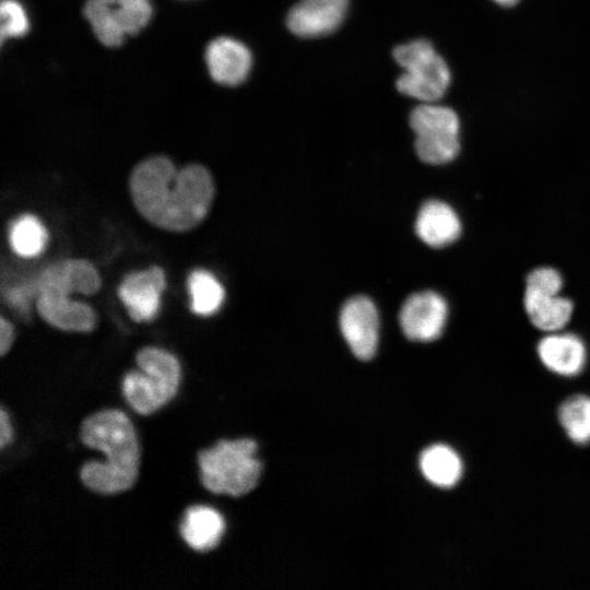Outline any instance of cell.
<instances>
[{
	"label": "cell",
	"mask_w": 590,
	"mask_h": 590,
	"mask_svg": "<svg viewBox=\"0 0 590 590\" xmlns=\"http://www.w3.org/2000/svg\"><path fill=\"white\" fill-rule=\"evenodd\" d=\"M130 192L140 214L160 228L185 232L206 216L214 196L209 170L199 164L180 169L165 156L139 163L130 176Z\"/></svg>",
	"instance_id": "6da1fadb"
},
{
	"label": "cell",
	"mask_w": 590,
	"mask_h": 590,
	"mask_svg": "<svg viewBox=\"0 0 590 590\" xmlns=\"http://www.w3.org/2000/svg\"><path fill=\"white\" fill-rule=\"evenodd\" d=\"M82 442L106 455L104 462H86L80 471L82 483L99 494H117L131 488L139 475L140 448L134 427L119 410L108 409L85 418Z\"/></svg>",
	"instance_id": "7a4b0ae2"
},
{
	"label": "cell",
	"mask_w": 590,
	"mask_h": 590,
	"mask_svg": "<svg viewBox=\"0 0 590 590\" xmlns=\"http://www.w3.org/2000/svg\"><path fill=\"white\" fill-rule=\"evenodd\" d=\"M252 439L221 440L198 455L202 485L214 494L233 497L252 491L261 475L262 464Z\"/></svg>",
	"instance_id": "3957f363"
},
{
	"label": "cell",
	"mask_w": 590,
	"mask_h": 590,
	"mask_svg": "<svg viewBox=\"0 0 590 590\" xmlns=\"http://www.w3.org/2000/svg\"><path fill=\"white\" fill-rule=\"evenodd\" d=\"M140 370L122 380L123 396L139 414L148 415L168 403L177 393L181 370L178 359L157 347H144L137 354Z\"/></svg>",
	"instance_id": "277c9868"
},
{
	"label": "cell",
	"mask_w": 590,
	"mask_h": 590,
	"mask_svg": "<svg viewBox=\"0 0 590 590\" xmlns=\"http://www.w3.org/2000/svg\"><path fill=\"white\" fill-rule=\"evenodd\" d=\"M393 58L403 69L397 79L398 91L422 103L440 99L449 84L450 71L442 57L426 39H415L397 46Z\"/></svg>",
	"instance_id": "5b68a950"
},
{
	"label": "cell",
	"mask_w": 590,
	"mask_h": 590,
	"mask_svg": "<svg viewBox=\"0 0 590 590\" xmlns=\"http://www.w3.org/2000/svg\"><path fill=\"white\" fill-rule=\"evenodd\" d=\"M410 126L415 133V152L423 162L446 164L458 155L460 122L451 108L422 103L411 111Z\"/></svg>",
	"instance_id": "8992f818"
},
{
	"label": "cell",
	"mask_w": 590,
	"mask_h": 590,
	"mask_svg": "<svg viewBox=\"0 0 590 590\" xmlns=\"http://www.w3.org/2000/svg\"><path fill=\"white\" fill-rule=\"evenodd\" d=\"M562 285L560 274L552 268H538L528 275L524 308L538 329L556 332L569 321L573 303L559 295Z\"/></svg>",
	"instance_id": "52a82bcc"
},
{
	"label": "cell",
	"mask_w": 590,
	"mask_h": 590,
	"mask_svg": "<svg viewBox=\"0 0 590 590\" xmlns=\"http://www.w3.org/2000/svg\"><path fill=\"white\" fill-rule=\"evenodd\" d=\"M36 285L37 311L47 323L64 331L90 332L94 329V310L86 304L69 299L67 296L73 292L64 284L42 273Z\"/></svg>",
	"instance_id": "ba28073f"
},
{
	"label": "cell",
	"mask_w": 590,
	"mask_h": 590,
	"mask_svg": "<svg viewBox=\"0 0 590 590\" xmlns=\"http://www.w3.org/2000/svg\"><path fill=\"white\" fill-rule=\"evenodd\" d=\"M448 315L446 300L437 293L425 291L409 296L399 320L405 337L412 341L429 342L439 338Z\"/></svg>",
	"instance_id": "9c48e42d"
},
{
	"label": "cell",
	"mask_w": 590,
	"mask_h": 590,
	"mask_svg": "<svg viewBox=\"0 0 590 590\" xmlns=\"http://www.w3.org/2000/svg\"><path fill=\"white\" fill-rule=\"evenodd\" d=\"M341 332L359 359H370L377 350L379 317L374 303L365 296L350 298L340 314Z\"/></svg>",
	"instance_id": "30bf717a"
},
{
	"label": "cell",
	"mask_w": 590,
	"mask_h": 590,
	"mask_svg": "<svg viewBox=\"0 0 590 590\" xmlns=\"http://www.w3.org/2000/svg\"><path fill=\"white\" fill-rule=\"evenodd\" d=\"M347 10L349 0H299L290 9L286 25L298 37H322L341 26Z\"/></svg>",
	"instance_id": "8fae6325"
},
{
	"label": "cell",
	"mask_w": 590,
	"mask_h": 590,
	"mask_svg": "<svg viewBox=\"0 0 590 590\" xmlns=\"http://www.w3.org/2000/svg\"><path fill=\"white\" fill-rule=\"evenodd\" d=\"M165 286L164 271L154 266L149 270L128 274L118 287V296L134 321H150L158 311Z\"/></svg>",
	"instance_id": "7c38bea8"
},
{
	"label": "cell",
	"mask_w": 590,
	"mask_h": 590,
	"mask_svg": "<svg viewBox=\"0 0 590 590\" xmlns=\"http://www.w3.org/2000/svg\"><path fill=\"white\" fill-rule=\"evenodd\" d=\"M205 61L215 82L235 86L248 76L252 56L241 42L231 37H219L208 45Z\"/></svg>",
	"instance_id": "4fadbf2b"
},
{
	"label": "cell",
	"mask_w": 590,
	"mask_h": 590,
	"mask_svg": "<svg viewBox=\"0 0 590 590\" xmlns=\"http://www.w3.org/2000/svg\"><path fill=\"white\" fill-rule=\"evenodd\" d=\"M538 355L551 371L573 377L582 371L587 353L583 342L570 333H552L538 344Z\"/></svg>",
	"instance_id": "5bb4252c"
},
{
	"label": "cell",
	"mask_w": 590,
	"mask_h": 590,
	"mask_svg": "<svg viewBox=\"0 0 590 590\" xmlns=\"http://www.w3.org/2000/svg\"><path fill=\"white\" fill-rule=\"evenodd\" d=\"M415 232L426 245L441 248L458 239L461 224L450 205L438 200H429L417 213Z\"/></svg>",
	"instance_id": "9a60e30c"
},
{
	"label": "cell",
	"mask_w": 590,
	"mask_h": 590,
	"mask_svg": "<svg viewBox=\"0 0 590 590\" xmlns=\"http://www.w3.org/2000/svg\"><path fill=\"white\" fill-rule=\"evenodd\" d=\"M224 531L225 521L221 514L206 506L188 508L180 524L184 541L198 552H206L217 546Z\"/></svg>",
	"instance_id": "2e32d148"
},
{
	"label": "cell",
	"mask_w": 590,
	"mask_h": 590,
	"mask_svg": "<svg viewBox=\"0 0 590 590\" xmlns=\"http://www.w3.org/2000/svg\"><path fill=\"white\" fill-rule=\"evenodd\" d=\"M420 468L424 477L433 485L449 488L455 486L463 473L459 455L446 445H433L420 457Z\"/></svg>",
	"instance_id": "e0dca14e"
},
{
	"label": "cell",
	"mask_w": 590,
	"mask_h": 590,
	"mask_svg": "<svg viewBox=\"0 0 590 590\" xmlns=\"http://www.w3.org/2000/svg\"><path fill=\"white\" fill-rule=\"evenodd\" d=\"M108 19L125 34L139 33L150 21L149 0H96Z\"/></svg>",
	"instance_id": "ac0fdd59"
},
{
	"label": "cell",
	"mask_w": 590,
	"mask_h": 590,
	"mask_svg": "<svg viewBox=\"0 0 590 590\" xmlns=\"http://www.w3.org/2000/svg\"><path fill=\"white\" fill-rule=\"evenodd\" d=\"M191 311L199 316L216 312L223 304L225 291L216 278L205 270H194L188 278Z\"/></svg>",
	"instance_id": "d6986e66"
},
{
	"label": "cell",
	"mask_w": 590,
	"mask_h": 590,
	"mask_svg": "<svg viewBox=\"0 0 590 590\" xmlns=\"http://www.w3.org/2000/svg\"><path fill=\"white\" fill-rule=\"evenodd\" d=\"M47 231L32 214L17 217L10 226L9 241L12 250L24 258L39 255L47 243Z\"/></svg>",
	"instance_id": "ffe728a7"
},
{
	"label": "cell",
	"mask_w": 590,
	"mask_h": 590,
	"mask_svg": "<svg viewBox=\"0 0 590 590\" xmlns=\"http://www.w3.org/2000/svg\"><path fill=\"white\" fill-rule=\"evenodd\" d=\"M558 420L565 433L577 445L590 442V398L577 394L558 409Z\"/></svg>",
	"instance_id": "44dd1931"
},
{
	"label": "cell",
	"mask_w": 590,
	"mask_h": 590,
	"mask_svg": "<svg viewBox=\"0 0 590 590\" xmlns=\"http://www.w3.org/2000/svg\"><path fill=\"white\" fill-rule=\"evenodd\" d=\"M1 42L10 37L23 36L28 30V21L23 7L16 0H2L0 4Z\"/></svg>",
	"instance_id": "7402d4cb"
},
{
	"label": "cell",
	"mask_w": 590,
	"mask_h": 590,
	"mask_svg": "<svg viewBox=\"0 0 590 590\" xmlns=\"http://www.w3.org/2000/svg\"><path fill=\"white\" fill-rule=\"evenodd\" d=\"M14 339V331L12 324L5 320V318H0V354L1 356L10 350Z\"/></svg>",
	"instance_id": "603a6c76"
},
{
	"label": "cell",
	"mask_w": 590,
	"mask_h": 590,
	"mask_svg": "<svg viewBox=\"0 0 590 590\" xmlns=\"http://www.w3.org/2000/svg\"><path fill=\"white\" fill-rule=\"evenodd\" d=\"M12 440V428L3 408L0 410V448L3 449Z\"/></svg>",
	"instance_id": "cb8c5ba5"
},
{
	"label": "cell",
	"mask_w": 590,
	"mask_h": 590,
	"mask_svg": "<svg viewBox=\"0 0 590 590\" xmlns=\"http://www.w3.org/2000/svg\"><path fill=\"white\" fill-rule=\"evenodd\" d=\"M494 1L504 7H510L518 2V0H494Z\"/></svg>",
	"instance_id": "d4e9b609"
}]
</instances>
